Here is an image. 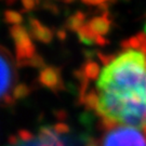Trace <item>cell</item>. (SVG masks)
I'll list each match as a JSON object with an SVG mask.
<instances>
[{
  "label": "cell",
  "mask_w": 146,
  "mask_h": 146,
  "mask_svg": "<svg viewBox=\"0 0 146 146\" xmlns=\"http://www.w3.org/2000/svg\"><path fill=\"white\" fill-rule=\"evenodd\" d=\"M22 5H23L22 12H26V11L34 10L37 5V2L36 0H22Z\"/></svg>",
  "instance_id": "obj_16"
},
{
  "label": "cell",
  "mask_w": 146,
  "mask_h": 146,
  "mask_svg": "<svg viewBox=\"0 0 146 146\" xmlns=\"http://www.w3.org/2000/svg\"><path fill=\"white\" fill-rule=\"evenodd\" d=\"M64 2H66V3H70V2H73V1H75V0H63Z\"/></svg>",
  "instance_id": "obj_26"
},
{
  "label": "cell",
  "mask_w": 146,
  "mask_h": 146,
  "mask_svg": "<svg viewBox=\"0 0 146 146\" xmlns=\"http://www.w3.org/2000/svg\"><path fill=\"white\" fill-rule=\"evenodd\" d=\"M3 19H5V23L14 24V25H19L23 21V16H22L21 13L12 10H5V13H3Z\"/></svg>",
  "instance_id": "obj_13"
},
{
  "label": "cell",
  "mask_w": 146,
  "mask_h": 146,
  "mask_svg": "<svg viewBox=\"0 0 146 146\" xmlns=\"http://www.w3.org/2000/svg\"><path fill=\"white\" fill-rule=\"evenodd\" d=\"M29 93H31V88L28 86H26L25 84H19L13 89L12 96H13L14 101H16V100H22L26 98L29 95Z\"/></svg>",
  "instance_id": "obj_12"
},
{
  "label": "cell",
  "mask_w": 146,
  "mask_h": 146,
  "mask_svg": "<svg viewBox=\"0 0 146 146\" xmlns=\"http://www.w3.org/2000/svg\"><path fill=\"white\" fill-rule=\"evenodd\" d=\"M84 20H86V14L81 11H77L70 15L65 22V27L73 31H79V29L84 25Z\"/></svg>",
  "instance_id": "obj_7"
},
{
  "label": "cell",
  "mask_w": 146,
  "mask_h": 146,
  "mask_svg": "<svg viewBox=\"0 0 146 146\" xmlns=\"http://www.w3.org/2000/svg\"><path fill=\"white\" fill-rule=\"evenodd\" d=\"M107 0H82V2L87 3V5H100L102 3L106 2Z\"/></svg>",
  "instance_id": "obj_22"
},
{
  "label": "cell",
  "mask_w": 146,
  "mask_h": 146,
  "mask_svg": "<svg viewBox=\"0 0 146 146\" xmlns=\"http://www.w3.org/2000/svg\"><path fill=\"white\" fill-rule=\"evenodd\" d=\"M15 1L16 0H5V3H7L8 5H12L15 3Z\"/></svg>",
  "instance_id": "obj_25"
},
{
  "label": "cell",
  "mask_w": 146,
  "mask_h": 146,
  "mask_svg": "<svg viewBox=\"0 0 146 146\" xmlns=\"http://www.w3.org/2000/svg\"><path fill=\"white\" fill-rule=\"evenodd\" d=\"M16 65H17L19 67L31 66V67L39 68L40 70L46 67V65H44V60L42 58L41 55H39V54H37V53L35 54V56L31 58V60H27V61H24V62H21V63H16Z\"/></svg>",
  "instance_id": "obj_10"
},
{
  "label": "cell",
  "mask_w": 146,
  "mask_h": 146,
  "mask_svg": "<svg viewBox=\"0 0 146 146\" xmlns=\"http://www.w3.org/2000/svg\"><path fill=\"white\" fill-rule=\"evenodd\" d=\"M98 58H100V61L104 64L105 66H108L111 63L115 61L116 58L113 54H104L101 51H98Z\"/></svg>",
  "instance_id": "obj_14"
},
{
  "label": "cell",
  "mask_w": 146,
  "mask_h": 146,
  "mask_svg": "<svg viewBox=\"0 0 146 146\" xmlns=\"http://www.w3.org/2000/svg\"><path fill=\"white\" fill-rule=\"evenodd\" d=\"M145 16H146V14H145Z\"/></svg>",
  "instance_id": "obj_30"
},
{
  "label": "cell",
  "mask_w": 146,
  "mask_h": 146,
  "mask_svg": "<svg viewBox=\"0 0 146 146\" xmlns=\"http://www.w3.org/2000/svg\"><path fill=\"white\" fill-rule=\"evenodd\" d=\"M38 81L41 86L52 90L55 93L60 90H64V84L61 77V69L55 66H46L43 69H41Z\"/></svg>",
  "instance_id": "obj_4"
},
{
  "label": "cell",
  "mask_w": 146,
  "mask_h": 146,
  "mask_svg": "<svg viewBox=\"0 0 146 146\" xmlns=\"http://www.w3.org/2000/svg\"><path fill=\"white\" fill-rule=\"evenodd\" d=\"M144 31H145V34H146V24H145V26H144Z\"/></svg>",
  "instance_id": "obj_29"
},
{
  "label": "cell",
  "mask_w": 146,
  "mask_h": 146,
  "mask_svg": "<svg viewBox=\"0 0 146 146\" xmlns=\"http://www.w3.org/2000/svg\"><path fill=\"white\" fill-rule=\"evenodd\" d=\"M56 36L60 40H65L66 39V36H67V34H66V31L64 29V28H61V29H58L56 31Z\"/></svg>",
  "instance_id": "obj_23"
},
{
  "label": "cell",
  "mask_w": 146,
  "mask_h": 146,
  "mask_svg": "<svg viewBox=\"0 0 146 146\" xmlns=\"http://www.w3.org/2000/svg\"><path fill=\"white\" fill-rule=\"evenodd\" d=\"M10 35L15 43L16 63L31 60L36 54V48L28 36L26 28L21 25H14L10 28Z\"/></svg>",
  "instance_id": "obj_3"
},
{
  "label": "cell",
  "mask_w": 146,
  "mask_h": 146,
  "mask_svg": "<svg viewBox=\"0 0 146 146\" xmlns=\"http://www.w3.org/2000/svg\"><path fill=\"white\" fill-rule=\"evenodd\" d=\"M17 137L20 139V140H23V141H28V140H31L34 135L31 134L29 131H26V130H21L19 132V134H17Z\"/></svg>",
  "instance_id": "obj_18"
},
{
  "label": "cell",
  "mask_w": 146,
  "mask_h": 146,
  "mask_svg": "<svg viewBox=\"0 0 146 146\" xmlns=\"http://www.w3.org/2000/svg\"><path fill=\"white\" fill-rule=\"evenodd\" d=\"M129 42H130L131 49H140V48H141L142 43H141V41H140V39L136 36L129 38Z\"/></svg>",
  "instance_id": "obj_19"
},
{
  "label": "cell",
  "mask_w": 146,
  "mask_h": 146,
  "mask_svg": "<svg viewBox=\"0 0 146 146\" xmlns=\"http://www.w3.org/2000/svg\"><path fill=\"white\" fill-rule=\"evenodd\" d=\"M110 13L108 11L102 14V16H95L89 21L88 25L92 31L99 35V36H104L110 29Z\"/></svg>",
  "instance_id": "obj_6"
},
{
  "label": "cell",
  "mask_w": 146,
  "mask_h": 146,
  "mask_svg": "<svg viewBox=\"0 0 146 146\" xmlns=\"http://www.w3.org/2000/svg\"><path fill=\"white\" fill-rule=\"evenodd\" d=\"M101 146H146V135L136 128L117 125L105 131Z\"/></svg>",
  "instance_id": "obj_1"
},
{
  "label": "cell",
  "mask_w": 146,
  "mask_h": 146,
  "mask_svg": "<svg viewBox=\"0 0 146 146\" xmlns=\"http://www.w3.org/2000/svg\"><path fill=\"white\" fill-rule=\"evenodd\" d=\"M143 130H144V134H145V135H146V127H145V128H144V129H143Z\"/></svg>",
  "instance_id": "obj_27"
},
{
  "label": "cell",
  "mask_w": 146,
  "mask_h": 146,
  "mask_svg": "<svg viewBox=\"0 0 146 146\" xmlns=\"http://www.w3.org/2000/svg\"><path fill=\"white\" fill-rule=\"evenodd\" d=\"M40 1H41V0H36V2H37V5H38V3H39V2H40Z\"/></svg>",
  "instance_id": "obj_28"
},
{
  "label": "cell",
  "mask_w": 146,
  "mask_h": 146,
  "mask_svg": "<svg viewBox=\"0 0 146 146\" xmlns=\"http://www.w3.org/2000/svg\"><path fill=\"white\" fill-rule=\"evenodd\" d=\"M29 35L34 39L43 43H50L52 41L53 33L50 28L43 26L37 19H34L33 16L29 17Z\"/></svg>",
  "instance_id": "obj_5"
},
{
  "label": "cell",
  "mask_w": 146,
  "mask_h": 146,
  "mask_svg": "<svg viewBox=\"0 0 146 146\" xmlns=\"http://www.w3.org/2000/svg\"><path fill=\"white\" fill-rule=\"evenodd\" d=\"M108 43H110V41L107 39H105L103 36H98L96 40H95V44H98L100 47H104V46L108 44Z\"/></svg>",
  "instance_id": "obj_21"
},
{
  "label": "cell",
  "mask_w": 146,
  "mask_h": 146,
  "mask_svg": "<svg viewBox=\"0 0 146 146\" xmlns=\"http://www.w3.org/2000/svg\"><path fill=\"white\" fill-rule=\"evenodd\" d=\"M1 101L5 105H13L14 99L10 94L16 80V74L13 60L10 52L5 47H1ZM13 91V90H12Z\"/></svg>",
  "instance_id": "obj_2"
},
{
  "label": "cell",
  "mask_w": 146,
  "mask_h": 146,
  "mask_svg": "<svg viewBox=\"0 0 146 146\" xmlns=\"http://www.w3.org/2000/svg\"><path fill=\"white\" fill-rule=\"evenodd\" d=\"M82 52H84V58H87V61H92L94 56L98 55V51H95V50H82Z\"/></svg>",
  "instance_id": "obj_20"
},
{
  "label": "cell",
  "mask_w": 146,
  "mask_h": 146,
  "mask_svg": "<svg viewBox=\"0 0 146 146\" xmlns=\"http://www.w3.org/2000/svg\"><path fill=\"white\" fill-rule=\"evenodd\" d=\"M81 69L84 70V75L88 78V80H95L100 75L99 65L93 61H87L81 66Z\"/></svg>",
  "instance_id": "obj_9"
},
{
  "label": "cell",
  "mask_w": 146,
  "mask_h": 146,
  "mask_svg": "<svg viewBox=\"0 0 146 146\" xmlns=\"http://www.w3.org/2000/svg\"><path fill=\"white\" fill-rule=\"evenodd\" d=\"M53 130L55 131V133H67L68 131H69V127L67 125H65L64 122H58L56 125H54L52 127Z\"/></svg>",
  "instance_id": "obj_17"
},
{
  "label": "cell",
  "mask_w": 146,
  "mask_h": 146,
  "mask_svg": "<svg viewBox=\"0 0 146 146\" xmlns=\"http://www.w3.org/2000/svg\"><path fill=\"white\" fill-rule=\"evenodd\" d=\"M84 105H86V107L88 110H96L98 105H99V93L95 91V89L89 91L87 93L84 100Z\"/></svg>",
  "instance_id": "obj_11"
},
{
  "label": "cell",
  "mask_w": 146,
  "mask_h": 146,
  "mask_svg": "<svg viewBox=\"0 0 146 146\" xmlns=\"http://www.w3.org/2000/svg\"><path fill=\"white\" fill-rule=\"evenodd\" d=\"M86 146H98V143L95 142L94 139L89 137L88 140H87V142H86Z\"/></svg>",
  "instance_id": "obj_24"
},
{
  "label": "cell",
  "mask_w": 146,
  "mask_h": 146,
  "mask_svg": "<svg viewBox=\"0 0 146 146\" xmlns=\"http://www.w3.org/2000/svg\"><path fill=\"white\" fill-rule=\"evenodd\" d=\"M43 8L46 9V10H49L50 12H52L53 14H58V12H60V9H58V7L54 2H52L51 0H46L44 2H43Z\"/></svg>",
  "instance_id": "obj_15"
},
{
  "label": "cell",
  "mask_w": 146,
  "mask_h": 146,
  "mask_svg": "<svg viewBox=\"0 0 146 146\" xmlns=\"http://www.w3.org/2000/svg\"><path fill=\"white\" fill-rule=\"evenodd\" d=\"M99 35H96L90 27L88 24H84L78 31V38L79 41L87 46H93L95 43V40Z\"/></svg>",
  "instance_id": "obj_8"
}]
</instances>
